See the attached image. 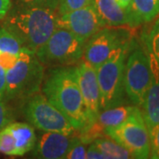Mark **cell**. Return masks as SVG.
<instances>
[{"mask_svg":"<svg viewBox=\"0 0 159 159\" xmlns=\"http://www.w3.org/2000/svg\"><path fill=\"white\" fill-rule=\"evenodd\" d=\"M132 44L131 40L125 42L97 68L101 111L125 103V65Z\"/></svg>","mask_w":159,"mask_h":159,"instance_id":"cell-3","label":"cell"},{"mask_svg":"<svg viewBox=\"0 0 159 159\" xmlns=\"http://www.w3.org/2000/svg\"><path fill=\"white\" fill-rule=\"evenodd\" d=\"M74 71L88 116V125H89L97 120V116L101 111L97 69L85 60H82L77 66H74Z\"/></svg>","mask_w":159,"mask_h":159,"instance_id":"cell-10","label":"cell"},{"mask_svg":"<svg viewBox=\"0 0 159 159\" xmlns=\"http://www.w3.org/2000/svg\"><path fill=\"white\" fill-rule=\"evenodd\" d=\"M6 69L0 65V95L4 96L6 91Z\"/></svg>","mask_w":159,"mask_h":159,"instance_id":"cell-29","label":"cell"},{"mask_svg":"<svg viewBox=\"0 0 159 159\" xmlns=\"http://www.w3.org/2000/svg\"><path fill=\"white\" fill-rule=\"evenodd\" d=\"M0 153L15 157L14 138L7 126L0 130Z\"/></svg>","mask_w":159,"mask_h":159,"instance_id":"cell-21","label":"cell"},{"mask_svg":"<svg viewBox=\"0 0 159 159\" xmlns=\"http://www.w3.org/2000/svg\"><path fill=\"white\" fill-rule=\"evenodd\" d=\"M148 57L152 71V79L141 111L150 135L159 125V67L157 61L150 54H148Z\"/></svg>","mask_w":159,"mask_h":159,"instance_id":"cell-13","label":"cell"},{"mask_svg":"<svg viewBox=\"0 0 159 159\" xmlns=\"http://www.w3.org/2000/svg\"><path fill=\"white\" fill-rule=\"evenodd\" d=\"M85 43L71 31L57 27L35 55L43 66H65L81 59Z\"/></svg>","mask_w":159,"mask_h":159,"instance_id":"cell-5","label":"cell"},{"mask_svg":"<svg viewBox=\"0 0 159 159\" xmlns=\"http://www.w3.org/2000/svg\"><path fill=\"white\" fill-rule=\"evenodd\" d=\"M150 138V156L149 157L159 159V125L155 128Z\"/></svg>","mask_w":159,"mask_h":159,"instance_id":"cell-26","label":"cell"},{"mask_svg":"<svg viewBox=\"0 0 159 159\" xmlns=\"http://www.w3.org/2000/svg\"><path fill=\"white\" fill-rule=\"evenodd\" d=\"M86 144L80 141V137L75 136L74 142L66 154L64 159H86Z\"/></svg>","mask_w":159,"mask_h":159,"instance_id":"cell-23","label":"cell"},{"mask_svg":"<svg viewBox=\"0 0 159 159\" xmlns=\"http://www.w3.org/2000/svg\"><path fill=\"white\" fill-rule=\"evenodd\" d=\"M75 136L58 132H43L34 144L33 157L40 159H64Z\"/></svg>","mask_w":159,"mask_h":159,"instance_id":"cell-12","label":"cell"},{"mask_svg":"<svg viewBox=\"0 0 159 159\" xmlns=\"http://www.w3.org/2000/svg\"><path fill=\"white\" fill-rule=\"evenodd\" d=\"M132 49L125 60L124 87L125 96L141 108L151 83L152 71L148 51L139 45Z\"/></svg>","mask_w":159,"mask_h":159,"instance_id":"cell-6","label":"cell"},{"mask_svg":"<svg viewBox=\"0 0 159 159\" xmlns=\"http://www.w3.org/2000/svg\"><path fill=\"white\" fill-rule=\"evenodd\" d=\"M104 134L126 148L133 158L145 159L150 156L149 134L139 107L122 124L105 129Z\"/></svg>","mask_w":159,"mask_h":159,"instance_id":"cell-8","label":"cell"},{"mask_svg":"<svg viewBox=\"0 0 159 159\" xmlns=\"http://www.w3.org/2000/svg\"><path fill=\"white\" fill-rule=\"evenodd\" d=\"M117 2H118L119 5L122 6L124 9H126V10H127L128 6H130L132 0H117Z\"/></svg>","mask_w":159,"mask_h":159,"instance_id":"cell-30","label":"cell"},{"mask_svg":"<svg viewBox=\"0 0 159 159\" xmlns=\"http://www.w3.org/2000/svg\"><path fill=\"white\" fill-rule=\"evenodd\" d=\"M23 113L31 125L43 132H58L69 135L76 132L69 119L43 94L36 93L28 97Z\"/></svg>","mask_w":159,"mask_h":159,"instance_id":"cell-7","label":"cell"},{"mask_svg":"<svg viewBox=\"0 0 159 159\" xmlns=\"http://www.w3.org/2000/svg\"><path fill=\"white\" fill-rule=\"evenodd\" d=\"M11 122V114L7 108L4 96L0 95V130Z\"/></svg>","mask_w":159,"mask_h":159,"instance_id":"cell-24","label":"cell"},{"mask_svg":"<svg viewBox=\"0 0 159 159\" xmlns=\"http://www.w3.org/2000/svg\"><path fill=\"white\" fill-rule=\"evenodd\" d=\"M57 27L67 29L78 38L87 42L104 26L94 6L89 5L58 15Z\"/></svg>","mask_w":159,"mask_h":159,"instance_id":"cell-11","label":"cell"},{"mask_svg":"<svg viewBox=\"0 0 159 159\" xmlns=\"http://www.w3.org/2000/svg\"><path fill=\"white\" fill-rule=\"evenodd\" d=\"M137 106L119 105L115 107L105 109L100 111L97 120L93 123L100 131L104 134V130L115 127L122 124L134 112Z\"/></svg>","mask_w":159,"mask_h":159,"instance_id":"cell-18","label":"cell"},{"mask_svg":"<svg viewBox=\"0 0 159 159\" xmlns=\"http://www.w3.org/2000/svg\"><path fill=\"white\" fill-rule=\"evenodd\" d=\"M6 126L14 138L15 157L24 156L34 148L36 135L33 125L24 122H11Z\"/></svg>","mask_w":159,"mask_h":159,"instance_id":"cell-16","label":"cell"},{"mask_svg":"<svg viewBox=\"0 0 159 159\" xmlns=\"http://www.w3.org/2000/svg\"><path fill=\"white\" fill-rule=\"evenodd\" d=\"M129 27L136 28L144 22H150L159 15V0H132L127 8Z\"/></svg>","mask_w":159,"mask_h":159,"instance_id":"cell-17","label":"cell"},{"mask_svg":"<svg viewBox=\"0 0 159 159\" xmlns=\"http://www.w3.org/2000/svg\"><path fill=\"white\" fill-rule=\"evenodd\" d=\"M44 78V66L35 53L26 50L6 72L5 100L28 97L38 93Z\"/></svg>","mask_w":159,"mask_h":159,"instance_id":"cell-4","label":"cell"},{"mask_svg":"<svg viewBox=\"0 0 159 159\" xmlns=\"http://www.w3.org/2000/svg\"><path fill=\"white\" fill-rule=\"evenodd\" d=\"M155 20L145 37V45L148 53L155 58L159 67V15Z\"/></svg>","mask_w":159,"mask_h":159,"instance_id":"cell-20","label":"cell"},{"mask_svg":"<svg viewBox=\"0 0 159 159\" xmlns=\"http://www.w3.org/2000/svg\"><path fill=\"white\" fill-rule=\"evenodd\" d=\"M45 97L81 131L89 125L82 97L75 76L74 67L58 66L51 70L43 87Z\"/></svg>","mask_w":159,"mask_h":159,"instance_id":"cell-1","label":"cell"},{"mask_svg":"<svg viewBox=\"0 0 159 159\" xmlns=\"http://www.w3.org/2000/svg\"><path fill=\"white\" fill-rule=\"evenodd\" d=\"M19 1L22 3V5L47 7L53 10H57L60 0H19Z\"/></svg>","mask_w":159,"mask_h":159,"instance_id":"cell-25","label":"cell"},{"mask_svg":"<svg viewBox=\"0 0 159 159\" xmlns=\"http://www.w3.org/2000/svg\"><path fill=\"white\" fill-rule=\"evenodd\" d=\"M92 2L93 0H60L57 6V12L58 15H61L92 5Z\"/></svg>","mask_w":159,"mask_h":159,"instance_id":"cell-22","label":"cell"},{"mask_svg":"<svg viewBox=\"0 0 159 159\" xmlns=\"http://www.w3.org/2000/svg\"><path fill=\"white\" fill-rule=\"evenodd\" d=\"M93 142L103 154L105 159L133 158L131 153L126 148L107 135L99 137Z\"/></svg>","mask_w":159,"mask_h":159,"instance_id":"cell-19","label":"cell"},{"mask_svg":"<svg viewBox=\"0 0 159 159\" xmlns=\"http://www.w3.org/2000/svg\"><path fill=\"white\" fill-rule=\"evenodd\" d=\"M57 10L23 5L8 15L5 27L35 53L57 28Z\"/></svg>","mask_w":159,"mask_h":159,"instance_id":"cell-2","label":"cell"},{"mask_svg":"<svg viewBox=\"0 0 159 159\" xmlns=\"http://www.w3.org/2000/svg\"><path fill=\"white\" fill-rule=\"evenodd\" d=\"M86 158L87 159H105L103 154L98 149L94 142L89 143L86 152Z\"/></svg>","mask_w":159,"mask_h":159,"instance_id":"cell-27","label":"cell"},{"mask_svg":"<svg viewBox=\"0 0 159 159\" xmlns=\"http://www.w3.org/2000/svg\"><path fill=\"white\" fill-rule=\"evenodd\" d=\"M129 40L127 31L103 27L86 42L83 60L97 69L115 50Z\"/></svg>","mask_w":159,"mask_h":159,"instance_id":"cell-9","label":"cell"},{"mask_svg":"<svg viewBox=\"0 0 159 159\" xmlns=\"http://www.w3.org/2000/svg\"><path fill=\"white\" fill-rule=\"evenodd\" d=\"M20 40L6 27L0 29V65L6 70L17 61L20 53L26 51Z\"/></svg>","mask_w":159,"mask_h":159,"instance_id":"cell-15","label":"cell"},{"mask_svg":"<svg viewBox=\"0 0 159 159\" xmlns=\"http://www.w3.org/2000/svg\"><path fill=\"white\" fill-rule=\"evenodd\" d=\"M92 6L104 27L129 26L128 11L120 6L117 0H93Z\"/></svg>","mask_w":159,"mask_h":159,"instance_id":"cell-14","label":"cell"},{"mask_svg":"<svg viewBox=\"0 0 159 159\" xmlns=\"http://www.w3.org/2000/svg\"><path fill=\"white\" fill-rule=\"evenodd\" d=\"M11 8V0H0V20H3L7 16Z\"/></svg>","mask_w":159,"mask_h":159,"instance_id":"cell-28","label":"cell"}]
</instances>
